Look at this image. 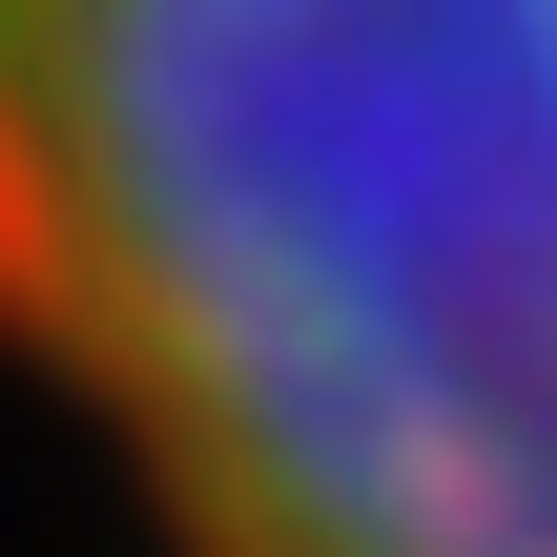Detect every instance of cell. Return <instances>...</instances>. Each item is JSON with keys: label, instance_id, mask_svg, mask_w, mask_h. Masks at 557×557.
<instances>
[{"label": "cell", "instance_id": "6da1fadb", "mask_svg": "<svg viewBox=\"0 0 557 557\" xmlns=\"http://www.w3.org/2000/svg\"><path fill=\"white\" fill-rule=\"evenodd\" d=\"M0 351L165 557H557V0H0Z\"/></svg>", "mask_w": 557, "mask_h": 557}]
</instances>
